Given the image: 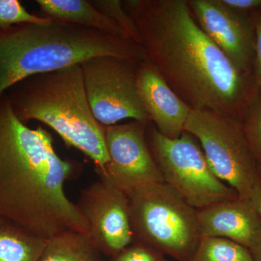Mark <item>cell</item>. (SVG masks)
I'll return each instance as SVG.
<instances>
[{
    "mask_svg": "<svg viewBox=\"0 0 261 261\" xmlns=\"http://www.w3.org/2000/svg\"><path fill=\"white\" fill-rule=\"evenodd\" d=\"M47 240L0 217V261H38Z\"/></svg>",
    "mask_w": 261,
    "mask_h": 261,
    "instance_id": "15",
    "label": "cell"
},
{
    "mask_svg": "<svg viewBox=\"0 0 261 261\" xmlns=\"http://www.w3.org/2000/svg\"><path fill=\"white\" fill-rule=\"evenodd\" d=\"M250 251L251 252L254 261H261V238L258 243L252 247Z\"/></svg>",
    "mask_w": 261,
    "mask_h": 261,
    "instance_id": "25",
    "label": "cell"
},
{
    "mask_svg": "<svg viewBox=\"0 0 261 261\" xmlns=\"http://www.w3.org/2000/svg\"><path fill=\"white\" fill-rule=\"evenodd\" d=\"M149 123L137 121L105 126V139L109 161L99 177L127 196L164 180L147 140Z\"/></svg>",
    "mask_w": 261,
    "mask_h": 261,
    "instance_id": "9",
    "label": "cell"
},
{
    "mask_svg": "<svg viewBox=\"0 0 261 261\" xmlns=\"http://www.w3.org/2000/svg\"><path fill=\"white\" fill-rule=\"evenodd\" d=\"M260 169L261 170V166H260Z\"/></svg>",
    "mask_w": 261,
    "mask_h": 261,
    "instance_id": "26",
    "label": "cell"
},
{
    "mask_svg": "<svg viewBox=\"0 0 261 261\" xmlns=\"http://www.w3.org/2000/svg\"><path fill=\"white\" fill-rule=\"evenodd\" d=\"M190 261H254L250 250L227 239L202 236Z\"/></svg>",
    "mask_w": 261,
    "mask_h": 261,
    "instance_id": "17",
    "label": "cell"
},
{
    "mask_svg": "<svg viewBox=\"0 0 261 261\" xmlns=\"http://www.w3.org/2000/svg\"><path fill=\"white\" fill-rule=\"evenodd\" d=\"M223 4L235 11L251 14L260 11L261 0H221Z\"/></svg>",
    "mask_w": 261,
    "mask_h": 261,
    "instance_id": "23",
    "label": "cell"
},
{
    "mask_svg": "<svg viewBox=\"0 0 261 261\" xmlns=\"http://www.w3.org/2000/svg\"><path fill=\"white\" fill-rule=\"evenodd\" d=\"M137 87L158 132L167 138H178L185 132L191 108L175 93L147 59L138 65Z\"/></svg>",
    "mask_w": 261,
    "mask_h": 261,
    "instance_id": "12",
    "label": "cell"
},
{
    "mask_svg": "<svg viewBox=\"0 0 261 261\" xmlns=\"http://www.w3.org/2000/svg\"><path fill=\"white\" fill-rule=\"evenodd\" d=\"M200 29L239 69L254 74L255 29L251 15L235 11L221 0H187Z\"/></svg>",
    "mask_w": 261,
    "mask_h": 261,
    "instance_id": "11",
    "label": "cell"
},
{
    "mask_svg": "<svg viewBox=\"0 0 261 261\" xmlns=\"http://www.w3.org/2000/svg\"><path fill=\"white\" fill-rule=\"evenodd\" d=\"M100 252L116 255L134 243L128 196L99 178L82 190L76 203Z\"/></svg>",
    "mask_w": 261,
    "mask_h": 261,
    "instance_id": "10",
    "label": "cell"
},
{
    "mask_svg": "<svg viewBox=\"0 0 261 261\" xmlns=\"http://www.w3.org/2000/svg\"><path fill=\"white\" fill-rule=\"evenodd\" d=\"M140 63L98 56L81 64L89 107L100 124L112 126L128 118L151 123L137 87Z\"/></svg>",
    "mask_w": 261,
    "mask_h": 261,
    "instance_id": "8",
    "label": "cell"
},
{
    "mask_svg": "<svg viewBox=\"0 0 261 261\" xmlns=\"http://www.w3.org/2000/svg\"><path fill=\"white\" fill-rule=\"evenodd\" d=\"M185 132L200 144L211 169L239 197L250 200L260 166L244 135L242 123L209 110H192Z\"/></svg>",
    "mask_w": 261,
    "mask_h": 261,
    "instance_id": "7",
    "label": "cell"
},
{
    "mask_svg": "<svg viewBox=\"0 0 261 261\" xmlns=\"http://www.w3.org/2000/svg\"><path fill=\"white\" fill-rule=\"evenodd\" d=\"M146 134L165 183L196 210L239 197L231 187L216 176L200 144L188 132H184L178 138L169 139L150 123Z\"/></svg>",
    "mask_w": 261,
    "mask_h": 261,
    "instance_id": "6",
    "label": "cell"
},
{
    "mask_svg": "<svg viewBox=\"0 0 261 261\" xmlns=\"http://www.w3.org/2000/svg\"><path fill=\"white\" fill-rule=\"evenodd\" d=\"M201 235L227 239L251 250L261 238V218L249 200L238 197L196 210Z\"/></svg>",
    "mask_w": 261,
    "mask_h": 261,
    "instance_id": "13",
    "label": "cell"
},
{
    "mask_svg": "<svg viewBox=\"0 0 261 261\" xmlns=\"http://www.w3.org/2000/svg\"><path fill=\"white\" fill-rule=\"evenodd\" d=\"M244 135L259 166H261V94L242 122Z\"/></svg>",
    "mask_w": 261,
    "mask_h": 261,
    "instance_id": "20",
    "label": "cell"
},
{
    "mask_svg": "<svg viewBox=\"0 0 261 261\" xmlns=\"http://www.w3.org/2000/svg\"><path fill=\"white\" fill-rule=\"evenodd\" d=\"M111 56L138 62L147 56L140 44L79 25L51 21L0 29V99L15 84L32 75Z\"/></svg>",
    "mask_w": 261,
    "mask_h": 261,
    "instance_id": "3",
    "label": "cell"
},
{
    "mask_svg": "<svg viewBox=\"0 0 261 261\" xmlns=\"http://www.w3.org/2000/svg\"><path fill=\"white\" fill-rule=\"evenodd\" d=\"M249 200L251 202L252 205L255 207L257 214L261 218V170L260 176H259L258 179H257L256 185L252 190L251 196H250Z\"/></svg>",
    "mask_w": 261,
    "mask_h": 261,
    "instance_id": "24",
    "label": "cell"
},
{
    "mask_svg": "<svg viewBox=\"0 0 261 261\" xmlns=\"http://www.w3.org/2000/svg\"><path fill=\"white\" fill-rule=\"evenodd\" d=\"M111 261H168L165 255L153 247L140 242H134L129 246L112 256Z\"/></svg>",
    "mask_w": 261,
    "mask_h": 261,
    "instance_id": "21",
    "label": "cell"
},
{
    "mask_svg": "<svg viewBox=\"0 0 261 261\" xmlns=\"http://www.w3.org/2000/svg\"><path fill=\"white\" fill-rule=\"evenodd\" d=\"M38 261H101L100 251L89 234L65 231L47 240Z\"/></svg>",
    "mask_w": 261,
    "mask_h": 261,
    "instance_id": "16",
    "label": "cell"
},
{
    "mask_svg": "<svg viewBox=\"0 0 261 261\" xmlns=\"http://www.w3.org/2000/svg\"><path fill=\"white\" fill-rule=\"evenodd\" d=\"M49 19L29 13L18 0H0V29L22 23L45 25Z\"/></svg>",
    "mask_w": 261,
    "mask_h": 261,
    "instance_id": "19",
    "label": "cell"
},
{
    "mask_svg": "<svg viewBox=\"0 0 261 261\" xmlns=\"http://www.w3.org/2000/svg\"><path fill=\"white\" fill-rule=\"evenodd\" d=\"M148 60L192 110L243 121L261 94L255 75L239 69L195 21L187 0L122 1Z\"/></svg>",
    "mask_w": 261,
    "mask_h": 261,
    "instance_id": "1",
    "label": "cell"
},
{
    "mask_svg": "<svg viewBox=\"0 0 261 261\" xmlns=\"http://www.w3.org/2000/svg\"><path fill=\"white\" fill-rule=\"evenodd\" d=\"M94 8L116 22L130 39L141 44L140 33L130 15L123 8L122 1L119 0H90Z\"/></svg>",
    "mask_w": 261,
    "mask_h": 261,
    "instance_id": "18",
    "label": "cell"
},
{
    "mask_svg": "<svg viewBox=\"0 0 261 261\" xmlns=\"http://www.w3.org/2000/svg\"><path fill=\"white\" fill-rule=\"evenodd\" d=\"M37 3L40 10V16L49 19L51 21L93 29L130 39L128 34L116 22L94 8L90 1L37 0Z\"/></svg>",
    "mask_w": 261,
    "mask_h": 261,
    "instance_id": "14",
    "label": "cell"
},
{
    "mask_svg": "<svg viewBox=\"0 0 261 261\" xmlns=\"http://www.w3.org/2000/svg\"><path fill=\"white\" fill-rule=\"evenodd\" d=\"M128 198L134 242L178 261H190L202 238L196 209L165 182Z\"/></svg>",
    "mask_w": 261,
    "mask_h": 261,
    "instance_id": "5",
    "label": "cell"
},
{
    "mask_svg": "<svg viewBox=\"0 0 261 261\" xmlns=\"http://www.w3.org/2000/svg\"><path fill=\"white\" fill-rule=\"evenodd\" d=\"M53 137L42 126L20 121L8 97L0 99V217L49 240L89 228L76 204L68 198L65 182L82 164L61 159Z\"/></svg>",
    "mask_w": 261,
    "mask_h": 261,
    "instance_id": "2",
    "label": "cell"
},
{
    "mask_svg": "<svg viewBox=\"0 0 261 261\" xmlns=\"http://www.w3.org/2000/svg\"><path fill=\"white\" fill-rule=\"evenodd\" d=\"M5 94L20 121L34 120L50 127L67 147L79 149L94 163L97 174L104 171L109 161L105 126L89 107L81 64L32 75Z\"/></svg>",
    "mask_w": 261,
    "mask_h": 261,
    "instance_id": "4",
    "label": "cell"
},
{
    "mask_svg": "<svg viewBox=\"0 0 261 261\" xmlns=\"http://www.w3.org/2000/svg\"><path fill=\"white\" fill-rule=\"evenodd\" d=\"M255 29V56L254 75L261 88V10L251 13Z\"/></svg>",
    "mask_w": 261,
    "mask_h": 261,
    "instance_id": "22",
    "label": "cell"
}]
</instances>
